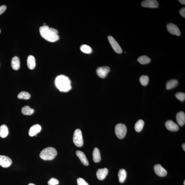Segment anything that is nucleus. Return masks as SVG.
I'll use <instances>...</instances> for the list:
<instances>
[{"label": "nucleus", "instance_id": "obj_1", "mask_svg": "<svg viewBox=\"0 0 185 185\" xmlns=\"http://www.w3.org/2000/svg\"><path fill=\"white\" fill-rule=\"evenodd\" d=\"M39 30L41 36L46 41L54 42L59 39L58 30L54 28L49 27L48 26L45 25L40 27Z\"/></svg>", "mask_w": 185, "mask_h": 185}, {"label": "nucleus", "instance_id": "obj_2", "mask_svg": "<svg viewBox=\"0 0 185 185\" xmlns=\"http://www.w3.org/2000/svg\"><path fill=\"white\" fill-rule=\"evenodd\" d=\"M55 84L56 88L61 92H67L71 89V81L68 77L64 75L56 77Z\"/></svg>", "mask_w": 185, "mask_h": 185}, {"label": "nucleus", "instance_id": "obj_3", "mask_svg": "<svg viewBox=\"0 0 185 185\" xmlns=\"http://www.w3.org/2000/svg\"><path fill=\"white\" fill-rule=\"evenodd\" d=\"M57 154V152L56 149L52 147H48L41 152L39 156L44 160H51L54 159Z\"/></svg>", "mask_w": 185, "mask_h": 185}, {"label": "nucleus", "instance_id": "obj_4", "mask_svg": "<svg viewBox=\"0 0 185 185\" xmlns=\"http://www.w3.org/2000/svg\"><path fill=\"white\" fill-rule=\"evenodd\" d=\"M127 132V129L125 125L123 123L117 124L115 128L116 134L119 139H123L125 137Z\"/></svg>", "mask_w": 185, "mask_h": 185}, {"label": "nucleus", "instance_id": "obj_5", "mask_svg": "<svg viewBox=\"0 0 185 185\" xmlns=\"http://www.w3.org/2000/svg\"><path fill=\"white\" fill-rule=\"evenodd\" d=\"M73 142L76 146L78 147H81L83 144V140L81 130L78 129L74 133Z\"/></svg>", "mask_w": 185, "mask_h": 185}, {"label": "nucleus", "instance_id": "obj_6", "mask_svg": "<svg viewBox=\"0 0 185 185\" xmlns=\"http://www.w3.org/2000/svg\"><path fill=\"white\" fill-rule=\"evenodd\" d=\"M108 39L112 48L116 53H122L123 50L121 47L113 37L109 36L108 37Z\"/></svg>", "mask_w": 185, "mask_h": 185}, {"label": "nucleus", "instance_id": "obj_7", "mask_svg": "<svg viewBox=\"0 0 185 185\" xmlns=\"http://www.w3.org/2000/svg\"><path fill=\"white\" fill-rule=\"evenodd\" d=\"M167 30L170 34L179 36L181 35V32L178 27L172 23H168L167 25Z\"/></svg>", "mask_w": 185, "mask_h": 185}, {"label": "nucleus", "instance_id": "obj_8", "mask_svg": "<svg viewBox=\"0 0 185 185\" xmlns=\"http://www.w3.org/2000/svg\"><path fill=\"white\" fill-rule=\"evenodd\" d=\"M12 161L8 157L0 155V166L4 168H8L11 165Z\"/></svg>", "mask_w": 185, "mask_h": 185}, {"label": "nucleus", "instance_id": "obj_9", "mask_svg": "<svg viewBox=\"0 0 185 185\" xmlns=\"http://www.w3.org/2000/svg\"><path fill=\"white\" fill-rule=\"evenodd\" d=\"M110 71V68L108 66H104L98 68L97 73L98 77L102 78L106 77Z\"/></svg>", "mask_w": 185, "mask_h": 185}, {"label": "nucleus", "instance_id": "obj_10", "mask_svg": "<svg viewBox=\"0 0 185 185\" xmlns=\"http://www.w3.org/2000/svg\"><path fill=\"white\" fill-rule=\"evenodd\" d=\"M141 5L144 7L157 8L158 7V3L156 0H146L142 2Z\"/></svg>", "mask_w": 185, "mask_h": 185}, {"label": "nucleus", "instance_id": "obj_11", "mask_svg": "<svg viewBox=\"0 0 185 185\" xmlns=\"http://www.w3.org/2000/svg\"><path fill=\"white\" fill-rule=\"evenodd\" d=\"M154 170L156 174L160 177H165L167 174V171L160 164L155 166Z\"/></svg>", "mask_w": 185, "mask_h": 185}, {"label": "nucleus", "instance_id": "obj_12", "mask_svg": "<svg viewBox=\"0 0 185 185\" xmlns=\"http://www.w3.org/2000/svg\"><path fill=\"white\" fill-rule=\"evenodd\" d=\"M42 128L40 125L39 124H36L33 126L30 129L29 134L30 137H33L36 136L41 132Z\"/></svg>", "mask_w": 185, "mask_h": 185}, {"label": "nucleus", "instance_id": "obj_13", "mask_svg": "<svg viewBox=\"0 0 185 185\" xmlns=\"http://www.w3.org/2000/svg\"><path fill=\"white\" fill-rule=\"evenodd\" d=\"M165 126L168 130L172 132H177L179 129L178 126L172 120H169L166 121Z\"/></svg>", "mask_w": 185, "mask_h": 185}, {"label": "nucleus", "instance_id": "obj_14", "mask_svg": "<svg viewBox=\"0 0 185 185\" xmlns=\"http://www.w3.org/2000/svg\"><path fill=\"white\" fill-rule=\"evenodd\" d=\"M108 170L106 168L100 169L97 172V177L98 180H104L108 174Z\"/></svg>", "mask_w": 185, "mask_h": 185}, {"label": "nucleus", "instance_id": "obj_15", "mask_svg": "<svg viewBox=\"0 0 185 185\" xmlns=\"http://www.w3.org/2000/svg\"><path fill=\"white\" fill-rule=\"evenodd\" d=\"M76 154L77 156L80 160L81 162L84 165L88 166L89 165L88 161L87 158H86L85 154L83 152L80 151H77Z\"/></svg>", "mask_w": 185, "mask_h": 185}, {"label": "nucleus", "instance_id": "obj_16", "mask_svg": "<svg viewBox=\"0 0 185 185\" xmlns=\"http://www.w3.org/2000/svg\"><path fill=\"white\" fill-rule=\"evenodd\" d=\"M176 119L177 123L181 126H184L185 123V114L183 111H180L177 114Z\"/></svg>", "mask_w": 185, "mask_h": 185}, {"label": "nucleus", "instance_id": "obj_17", "mask_svg": "<svg viewBox=\"0 0 185 185\" xmlns=\"http://www.w3.org/2000/svg\"><path fill=\"white\" fill-rule=\"evenodd\" d=\"M11 65L13 70H17L19 69L20 65L19 58L17 56H14L12 59Z\"/></svg>", "mask_w": 185, "mask_h": 185}, {"label": "nucleus", "instance_id": "obj_18", "mask_svg": "<svg viewBox=\"0 0 185 185\" xmlns=\"http://www.w3.org/2000/svg\"><path fill=\"white\" fill-rule=\"evenodd\" d=\"M27 65L30 69H33L36 65V59L34 56L30 55L28 56L27 60Z\"/></svg>", "mask_w": 185, "mask_h": 185}, {"label": "nucleus", "instance_id": "obj_19", "mask_svg": "<svg viewBox=\"0 0 185 185\" xmlns=\"http://www.w3.org/2000/svg\"><path fill=\"white\" fill-rule=\"evenodd\" d=\"M93 160L95 163L100 162L101 160L100 150L97 147H95L93 152Z\"/></svg>", "mask_w": 185, "mask_h": 185}, {"label": "nucleus", "instance_id": "obj_20", "mask_svg": "<svg viewBox=\"0 0 185 185\" xmlns=\"http://www.w3.org/2000/svg\"><path fill=\"white\" fill-rule=\"evenodd\" d=\"M178 84V82L177 79H171L168 81L166 84V88L169 90L176 87Z\"/></svg>", "mask_w": 185, "mask_h": 185}, {"label": "nucleus", "instance_id": "obj_21", "mask_svg": "<svg viewBox=\"0 0 185 185\" xmlns=\"http://www.w3.org/2000/svg\"><path fill=\"white\" fill-rule=\"evenodd\" d=\"M9 130L7 126L3 125L0 126V137L2 138L6 137L8 135Z\"/></svg>", "mask_w": 185, "mask_h": 185}, {"label": "nucleus", "instance_id": "obj_22", "mask_svg": "<svg viewBox=\"0 0 185 185\" xmlns=\"http://www.w3.org/2000/svg\"><path fill=\"white\" fill-rule=\"evenodd\" d=\"M118 175L119 182L121 183H122L125 181L126 175H127V173H126L125 170L121 169L119 171Z\"/></svg>", "mask_w": 185, "mask_h": 185}, {"label": "nucleus", "instance_id": "obj_23", "mask_svg": "<svg viewBox=\"0 0 185 185\" xmlns=\"http://www.w3.org/2000/svg\"><path fill=\"white\" fill-rule=\"evenodd\" d=\"M22 114L24 115H31L33 114L34 110L29 106H25L22 108Z\"/></svg>", "mask_w": 185, "mask_h": 185}, {"label": "nucleus", "instance_id": "obj_24", "mask_svg": "<svg viewBox=\"0 0 185 185\" xmlns=\"http://www.w3.org/2000/svg\"><path fill=\"white\" fill-rule=\"evenodd\" d=\"M138 62L142 65L149 64L150 62V58L146 56H142L138 58Z\"/></svg>", "mask_w": 185, "mask_h": 185}, {"label": "nucleus", "instance_id": "obj_25", "mask_svg": "<svg viewBox=\"0 0 185 185\" xmlns=\"http://www.w3.org/2000/svg\"><path fill=\"white\" fill-rule=\"evenodd\" d=\"M144 125V122L143 120L140 119L138 120L135 125V129L137 132H140L143 129Z\"/></svg>", "mask_w": 185, "mask_h": 185}, {"label": "nucleus", "instance_id": "obj_26", "mask_svg": "<svg viewBox=\"0 0 185 185\" xmlns=\"http://www.w3.org/2000/svg\"><path fill=\"white\" fill-rule=\"evenodd\" d=\"M31 95L29 93L25 91L20 92L18 95V97L20 99L27 100L30 99Z\"/></svg>", "mask_w": 185, "mask_h": 185}, {"label": "nucleus", "instance_id": "obj_27", "mask_svg": "<svg viewBox=\"0 0 185 185\" xmlns=\"http://www.w3.org/2000/svg\"><path fill=\"white\" fill-rule=\"evenodd\" d=\"M80 50L82 52L86 53H90L92 52V49L90 47L85 44L81 46Z\"/></svg>", "mask_w": 185, "mask_h": 185}, {"label": "nucleus", "instance_id": "obj_28", "mask_svg": "<svg viewBox=\"0 0 185 185\" xmlns=\"http://www.w3.org/2000/svg\"><path fill=\"white\" fill-rule=\"evenodd\" d=\"M140 81L142 85L144 86H146L149 81V77L148 76L143 75L140 77Z\"/></svg>", "mask_w": 185, "mask_h": 185}, {"label": "nucleus", "instance_id": "obj_29", "mask_svg": "<svg viewBox=\"0 0 185 185\" xmlns=\"http://www.w3.org/2000/svg\"><path fill=\"white\" fill-rule=\"evenodd\" d=\"M175 97L181 102H184L185 100V94L182 92L177 93L175 95Z\"/></svg>", "mask_w": 185, "mask_h": 185}, {"label": "nucleus", "instance_id": "obj_30", "mask_svg": "<svg viewBox=\"0 0 185 185\" xmlns=\"http://www.w3.org/2000/svg\"><path fill=\"white\" fill-rule=\"evenodd\" d=\"M59 184V181L55 178H51L48 182V185H57Z\"/></svg>", "mask_w": 185, "mask_h": 185}, {"label": "nucleus", "instance_id": "obj_31", "mask_svg": "<svg viewBox=\"0 0 185 185\" xmlns=\"http://www.w3.org/2000/svg\"><path fill=\"white\" fill-rule=\"evenodd\" d=\"M77 182L78 185H89L85 180L80 178L77 179Z\"/></svg>", "mask_w": 185, "mask_h": 185}, {"label": "nucleus", "instance_id": "obj_32", "mask_svg": "<svg viewBox=\"0 0 185 185\" xmlns=\"http://www.w3.org/2000/svg\"><path fill=\"white\" fill-rule=\"evenodd\" d=\"M7 7L5 5L0 6V15L3 13L6 10Z\"/></svg>", "mask_w": 185, "mask_h": 185}, {"label": "nucleus", "instance_id": "obj_33", "mask_svg": "<svg viewBox=\"0 0 185 185\" xmlns=\"http://www.w3.org/2000/svg\"><path fill=\"white\" fill-rule=\"evenodd\" d=\"M179 13L182 17H185V8H182L179 11Z\"/></svg>", "mask_w": 185, "mask_h": 185}, {"label": "nucleus", "instance_id": "obj_34", "mask_svg": "<svg viewBox=\"0 0 185 185\" xmlns=\"http://www.w3.org/2000/svg\"><path fill=\"white\" fill-rule=\"evenodd\" d=\"M180 3L183 4H185V1L184 0H179L178 1Z\"/></svg>", "mask_w": 185, "mask_h": 185}, {"label": "nucleus", "instance_id": "obj_35", "mask_svg": "<svg viewBox=\"0 0 185 185\" xmlns=\"http://www.w3.org/2000/svg\"><path fill=\"white\" fill-rule=\"evenodd\" d=\"M183 149L184 150V151H185V143L182 144V146Z\"/></svg>", "mask_w": 185, "mask_h": 185}, {"label": "nucleus", "instance_id": "obj_36", "mask_svg": "<svg viewBox=\"0 0 185 185\" xmlns=\"http://www.w3.org/2000/svg\"><path fill=\"white\" fill-rule=\"evenodd\" d=\"M28 185H35V184H33L30 183L29 184H28Z\"/></svg>", "mask_w": 185, "mask_h": 185}, {"label": "nucleus", "instance_id": "obj_37", "mask_svg": "<svg viewBox=\"0 0 185 185\" xmlns=\"http://www.w3.org/2000/svg\"><path fill=\"white\" fill-rule=\"evenodd\" d=\"M184 185H185V181H184Z\"/></svg>", "mask_w": 185, "mask_h": 185}, {"label": "nucleus", "instance_id": "obj_38", "mask_svg": "<svg viewBox=\"0 0 185 185\" xmlns=\"http://www.w3.org/2000/svg\"><path fill=\"white\" fill-rule=\"evenodd\" d=\"M1 30H0V33H1Z\"/></svg>", "mask_w": 185, "mask_h": 185}]
</instances>
